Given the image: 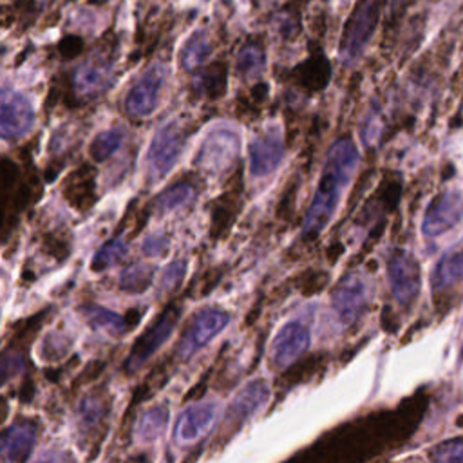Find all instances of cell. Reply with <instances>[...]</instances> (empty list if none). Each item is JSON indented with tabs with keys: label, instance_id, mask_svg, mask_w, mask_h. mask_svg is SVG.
Listing matches in <instances>:
<instances>
[{
	"label": "cell",
	"instance_id": "25",
	"mask_svg": "<svg viewBox=\"0 0 463 463\" xmlns=\"http://www.w3.org/2000/svg\"><path fill=\"white\" fill-rule=\"evenodd\" d=\"M194 189L191 183H178L170 187L168 191H165L159 199H158V210L161 212H170V210H176L183 205H187L192 199Z\"/></svg>",
	"mask_w": 463,
	"mask_h": 463
},
{
	"label": "cell",
	"instance_id": "17",
	"mask_svg": "<svg viewBox=\"0 0 463 463\" xmlns=\"http://www.w3.org/2000/svg\"><path fill=\"white\" fill-rule=\"evenodd\" d=\"M268 396H270V389L266 382L263 380L250 382L247 387H243V391L236 396V400L232 402V408H230L232 420H241V422L247 420L248 417H252L263 408Z\"/></svg>",
	"mask_w": 463,
	"mask_h": 463
},
{
	"label": "cell",
	"instance_id": "13",
	"mask_svg": "<svg viewBox=\"0 0 463 463\" xmlns=\"http://www.w3.org/2000/svg\"><path fill=\"white\" fill-rule=\"evenodd\" d=\"M284 147L277 131H266L250 143V172L256 178H264L272 174L282 161Z\"/></svg>",
	"mask_w": 463,
	"mask_h": 463
},
{
	"label": "cell",
	"instance_id": "33",
	"mask_svg": "<svg viewBox=\"0 0 463 463\" xmlns=\"http://www.w3.org/2000/svg\"><path fill=\"white\" fill-rule=\"evenodd\" d=\"M35 463H69L62 454H45L40 459H37Z\"/></svg>",
	"mask_w": 463,
	"mask_h": 463
},
{
	"label": "cell",
	"instance_id": "7",
	"mask_svg": "<svg viewBox=\"0 0 463 463\" xmlns=\"http://www.w3.org/2000/svg\"><path fill=\"white\" fill-rule=\"evenodd\" d=\"M241 138L234 129H215L203 142L196 163L210 172H223L238 159Z\"/></svg>",
	"mask_w": 463,
	"mask_h": 463
},
{
	"label": "cell",
	"instance_id": "21",
	"mask_svg": "<svg viewBox=\"0 0 463 463\" xmlns=\"http://www.w3.org/2000/svg\"><path fill=\"white\" fill-rule=\"evenodd\" d=\"M84 315L93 328L103 329L110 335H122L127 329L126 319L120 317L118 313L107 310V308H100V306L91 305V306L84 308Z\"/></svg>",
	"mask_w": 463,
	"mask_h": 463
},
{
	"label": "cell",
	"instance_id": "1",
	"mask_svg": "<svg viewBox=\"0 0 463 463\" xmlns=\"http://www.w3.org/2000/svg\"><path fill=\"white\" fill-rule=\"evenodd\" d=\"M359 163V150L350 138L337 140L328 156L315 191V198L306 212L303 232L306 238H317L337 212L344 189L350 185Z\"/></svg>",
	"mask_w": 463,
	"mask_h": 463
},
{
	"label": "cell",
	"instance_id": "27",
	"mask_svg": "<svg viewBox=\"0 0 463 463\" xmlns=\"http://www.w3.org/2000/svg\"><path fill=\"white\" fill-rule=\"evenodd\" d=\"M199 85L208 96H221L226 89V68H223V64H217L214 69L207 71L199 78Z\"/></svg>",
	"mask_w": 463,
	"mask_h": 463
},
{
	"label": "cell",
	"instance_id": "28",
	"mask_svg": "<svg viewBox=\"0 0 463 463\" xmlns=\"http://www.w3.org/2000/svg\"><path fill=\"white\" fill-rule=\"evenodd\" d=\"M303 73V82L308 89H322L328 84L329 68L324 61H313L312 64H305Z\"/></svg>",
	"mask_w": 463,
	"mask_h": 463
},
{
	"label": "cell",
	"instance_id": "29",
	"mask_svg": "<svg viewBox=\"0 0 463 463\" xmlns=\"http://www.w3.org/2000/svg\"><path fill=\"white\" fill-rule=\"evenodd\" d=\"M435 463H463V442L451 440L436 447Z\"/></svg>",
	"mask_w": 463,
	"mask_h": 463
},
{
	"label": "cell",
	"instance_id": "24",
	"mask_svg": "<svg viewBox=\"0 0 463 463\" xmlns=\"http://www.w3.org/2000/svg\"><path fill=\"white\" fill-rule=\"evenodd\" d=\"M124 142V133L118 131V129H109V131H103L100 133L91 147H89V152L91 156L96 159V161H105L107 158H110L116 150L120 149Z\"/></svg>",
	"mask_w": 463,
	"mask_h": 463
},
{
	"label": "cell",
	"instance_id": "2",
	"mask_svg": "<svg viewBox=\"0 0 463 463\" xmlns=\"http://www.w3.org/2000/svg\"><path fill=\"white\" fill-rule=\"evenodd\" d=\"M380 19V8L377 0H362L347 20L342 38L340 54L345 62H355L370 44Z\"/></svg>",
	"mask_w": 463,
	"mask_h": 463
},
{
	"label": "cell",
	"instance_id": "23",
	"mask_svg": "<svg viewBox=\"0 0 463 463\" xmlns=\"http://www.w3.org/2000/svg\"><path fill=\"white\" fill-rule=\"evenodd\" d=\"M154 277V270L145 264H134L127 270H124L120 277V288L131 294H142L150 286Z\"/></svg>",
	"mask_w": 463,
	"mask_h": 463
},
{
	"label": "cell",
	"instance_id": "31",
	"mask_svg": "<svg viewBox=\"0 0 463 463\" xmlns=\"http://www.w3.org/2000/svg\"><path fill=\"white\" fill-rule=\"evenodd\" d=\"M185 273V263H172L165 273H163V288H174L182 279Z\"/></svg>",
	"mask_w": 463,
	"mask_h": 463
},
{
	"label": "cell",
	"instance_id": "12",
	"mask_svg": "<svg viewBox=\"0 0 463 463\" xmlns=\"http://www.w3.org/2000/svg\"><path fill=\"white\" fill-rule=\"evenodd\" d=\"M217 418V405L210 402L189 405V408L180 415L176 427H174V436L180 443H191L199 440L203 435L210 431Z\"/></svg>",
	"mask_w": 463,
	"mask_h": 463
},
{
	"label": "cell",
	"instance_id": "10",
	"mask_svg": "<svg viewBox=\"0 0 463 463\" xmlns=\"http://www.w3.org/2000/svg\"><path fill=\"white\" fill-rule=\"evenodd\" d=\"M176 321H178V312L170 308L167 310L159 319L158 322L134 344L133 352L127 359V364H126V370L134 373L138 371L158 350L159 347L168 340L174 326H176Z\"/></svg>",
	"mask_w": 463,
	"mask_h": 463
},
{
	"label": "cell",
	"instance_id": "5",
	"mask_svg": "<svg viewBox=\"0 0 463 463\" xmlns=\"http://www.w3.org/2000/svg\"><path fill=\"white\" fill-rule=\"evenodd\" d=\"M463 219V192L456 189L443 191L427 207L422 221L424 236L433 240L459 224Z\"/></svg>",
	"mask_w": 463,
	"mask_h": 463
},
{
	"label": "cell",
	"instance_id": "14",
	"mask_svg": "<svg viewBox=\"0 0 463 463\" xmlns=\"http://www.w3.org/2000/svg\"><path fill=\"white\" fill-rule=\"evenodd\" d=\"M368 301V289L362 279L352 275L345 277L333 294V306L344 324L353 322L364 310Z\"/></svg>",
	"mask_w": 463,
	"mask_h": 463
},
{
	"label": "cell",
	"instance_id": "26",
	"mask_svg": "<svg viewBox=\"0 0 463 463\" xmlns=\"http://www.w3.org/2000/svg\"><path fill=\"white\" fill-rule=\"evenodd\" d=\"M127 256V247L122 240H114L110 243H107L103 248L98 250V254L93 259V270L94 272H102L110 268L112 264L120 263L124 257Z\"/></svg>",
	"mask_w": 463,
	"mask_h": 463
},
{
	"label": "cell",
	"instance_id": "6",
	"mask_svg": "<svg viewBox=\"0 0 463 463\" xmlns=\"http://www.w3.org/2000/svg\"><path fill=\"white\" fill-rule=\"evenodd\" d=\"M35 109L31 102L15 91H0V138L17 140L31 131Z\"/></svg>",
	"mask_w": 463,
	"mask_h": 463
},
{
	"label": "cell",
	"instance_id": "4",
	"mask_svg": "<svg viewBox=\"0 0 463 463\" xmlns=\"http://www.w3.org/2000/svg\"><path fill=\"white\" fill-rule=\"evenodd\" d=\"M387 275L394 299L403 306H410L422 288V272L415 256L405 250L393 252L387 263Z\"/></svg>",
	"mask_w": 463,
	"mask_h": 463
},
{
	"label": "cell",
	"instance_id": "8",
	"mask_svg": "<svg viewBox=\"0 0 463 463\" xmlns=\"http://www.w3.org/2000/svg\"><path fill=\"white\" fill-rule=\"evenodd\" d=\"M230 322V317L226 312L217 308H207L199 312L189 329L185 331L182 344H180V355L183 359H191L194 353H198L201 347H205L215 335H219Z\"/></svg>",
	"mask_w": 463,
	"mask_h": 463
},
{
	"label": "cell",
	"instance_id": "11",
	"mask_svg": "<svg viewBox=\"0 0 463 463\" xmlns=\"http://www.w3.org/2000/svg\"><path fill=\"white\" fill-rule=\"evenodd\" d=\"M308 344H310V331L305 324L297 321L286 322L272 342L273 364L279 370L288 368L308 350Z\"/></svg>",
	"mask_w": 463,
	"mask_h": 463
},
{
	"label": "cell",
	"instance_id": "15",
	"mask_svg": "<svg viewBox=\"0 0 463 463\" xmlns=\"http://www.w3.org/2000/svg\"><path fill=\"white\" fill-rule=\"evenodd\" d=\"M37 440V427L29 422H20L0 435V463H15L26 454Z\"/></svg>",
	"mask_w": 463,
	"mask_h": 463
},
{
	"label": "cell",
	"instance_id": "16",
	"mask_svg": "<svg viewBox=\"0 0 463 463\" xmlns=\"http://www.w3.org/2000/svg\"><path fill=\"white\" fill-rule=\"evenodd\" d=\"M463 279V241L451 248L435 266L431 275L433 289H447Z\"/></svg>",
	"mask_w": 463,
	"mask_h": 463
},
{
	"label": "cell",
	"instance_id": "20",
	"mask_svg": "<svg viewBox=\"0 0 463 463\" xmlns=\"http://www.w3.org/2000/svg\"><path fill=\"white\" fill-rule=\"evenodd\" d=\"M167 424H168V410L165 405H156V408H150L149 411L143 413V417L138 422L136 435L142 442H154L163 435Z\"/></svg>",
	"mask_w": 463,
	"mask_h": 463
},
{
	"label": "cell",
	"instance_id": "30",
	"mask_svg": "<svg viewBox=\"0 0 463 463\" xmlns=\"http://www.w3.org/2000/svg\"><path fill=\"white\" fill-rule=\"evenodd\" d=\"M22 370H24V361L20 355H13V353L0 355V386H4Z\"/></svg>",
	"mask_w": 463,
	"mask_h": 463
},
{
	"label": "cell",
	"instance_id": "9",
	"mask_svg": "<svg viewBox=\"0 0 463 463\" xmlns=\"http://www.w3.org/2000/svg\"><path fill=\"white\" fill-rule=\"evenodd\" d=\"M167 80L165 66L158 64L150 68L129 91L126 98V109L134 118H147L150 116L159 102L161 89Z\"/></svg>",
	"mask_w": 463,
	"mask_h": 463
},
{
	"label": "cell",
	"instance_id": "19",
	"mask_svg": "<svg viewBox=\"0 0 463 463\" xmlns=\"http://www.w3.org/2000/svg\"><path fill=\"white\" fill-rule=\"evenodd\" d=\"M210 53H212V45H210L208 37L203 31L194 33L182 51V56H180L182 66L187 71H194L208 61Z\"/></svg>",
	"mask_w": 463,
	"mask_h": 463
},
{
	"label": "cell",
	"instance_id": "18",
	"mask_svg": "<svg viewBox=\"0 0 463 463\" xmlns=\"http://www.w3.org/2000/svg\"><path fill=\"white\" fill-rule=\"evenodd\" d=\"M109 78H110L109 66H105L102 62H89L77 73L75 85H77L78 93L93 96L107 87Z\"/></svg>",
	"mask_w": 463,
	"mask_h": 463
},
{
	"label": "cell",
	"instance_id": "22",
	"mask_svg": "<svg viewBox=\"0 0 463 463\" xmlns=\"http://www.w3.org/2000/svg\"><path fill=\"white\" fill-rule=\"evenodd\" d=\"M264 68V51L257 44H248L240 51L238 73L243 78H256Z\"/></svg>",
	"mask_w": 463,
	"mask_h": 463
},
{
	"label": "cell",
	"instance_id": "3",
	"mask_svg": "<svg viewBox=\"0 0 463 463\" xmlns=\"http://www.w3.org/2000/svg\"><path fill=\"white\" fill-rule=\"evenodd\" d=\"M183 145L185 133L178 122H168L156 133L147 154L150 180L158 182L167 176L172 167L178 163Z\"/></svg>",
	"mask_w": 463,
	"mask_h": 463
},
{
	"label": "cell",
	"instance_id": "32",
	"mask_svg": "<svg viewBox=\"0 0 463 463\" xmlns=\"http://www.w3.org/2000/svg\"><path fill=\"white\" fill-rule=\"evenodd\" d=\"M167 247V241L163 238H149L145 243H143V252L147 256H159Z\"/></svg>",
	"mask_w": 463,
	"mask_h": 463
}]
</instances>
